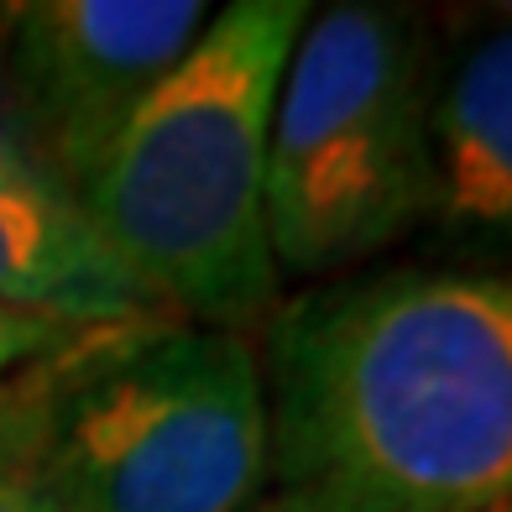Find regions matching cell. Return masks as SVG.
<instances>
[{"mask_svg": "<svg viewBox=\"0 0 512 512\" xmlns=\"http://www.w3.org/2000/svg\"><path fill=\"white\" fill-rule=\"evenodd\" d=\"M105 330H121V324H74V319H53V314L0 304V387L32 377V371L53 366L63 356H74L79 345H89Z\"/></svg>", "mask_w": 512, "mask_h": 512, "instance_id": "cell-8", "label": "cell"}, {"mask_svg": "<svg viewBox=\"0 0 512 512\" xmlns=\"http://www.w3.org/2000/svg\"><path fill=\"white\" fill-rule=\"evenodd\" d=\"M6 398H11V382L0 387V429H6Z\"/></svg>", "mask_w": 512, "mask_h": 512, "instance_id": "cell-11", "label": "cell"}, {"mask_svg": "<svg viewBox=\"0 0 512 512\" xmlns=\"http://www.w3.org/2000/svg\"><path fill=\"white\" fill-rule=\"evenodd\" d=\"M309 11L304 0L209 11L189 53L74 194L110 256L168 319L251 335L283 304L267 241V136Z\"/></svg>", "mask_w": 512, "mask_h": 512, "instance_id": "cell-2", "label": "cell"}, {"mask_svg": "<svg viewBox=\"0 0 512 512\" xmlns=\"http://www.w3.org/2000/svg\"><path fill=\"white\" fill-rule=\"evenodd\" d=\"M0 58H6V11H0Z\"/></svg>", "mask_w": 512, "mask_h": 512, "instance_id": "cell-12", "label": "cell"}, {"mask_svg": "<svg viewBox=\"0 0 512 512\" xmlns=\"http://www.w3.org/2000/svg\"><path fill=\"white\" fill-rule=\"evenodd\" d=\"M502 512H512V507H502Z\"/></svg>", "mask_w": 512, "mask_h": 512, "instance_id": "cell-13", "label": "cell"}, {"mask_svg": "<svg viewBox=\"0 0 512 512\" xmlns=\"http://www.w3.org/2000/svg\"><path fill=\"white\" fill-rule=\"evenodd\" d=\"M0 304L74 324L168 319L95 236L74 194L0 147Z\"/></svg>", "mask_w": 512, "mask_h": 512, "instance_id": "cell-7", "label": "cell"}, {"mask_svg": "<svg viewBox=\"0 0 512 512\" xmlns=\"http://www.w3.org/2000/svg\"><path fill=\"white\" fill-rule=\"evenodd\" d=\"M204 21V0L11 6L0 58V147L53 189L79 194Z\"/></svg>", "mask_w": 512, "mask_h": 512, "instance_id": "cell-5", "label": "cell"}, {"mask_svg": "<svg viewBox=\"0 0 512 512\" xmlns=\"http://www.w3.org/2000/svg\"><path fill=\"white\" fill-rule=\"evenodd\" d=\"M251 512H288V507H283V502H277V497H262V502H256Z\"/></svg>", "mask_w": 512, "mask_h": 512, "instance_id": "cell-10", "label": "cell"}, {"mask_svg": "<svg viewBox=\"0 0 512 512\" xmlns=\"http://www.w3.org/2000/svg\"><path fill=\"white\" fill-rule=\"evenodd\" d=\"M434 209L439 241L512 256V16L497 11L445 58L434 89Z\"/></svg>", "mask_w": 512, "mask_h": 512, "instance_id": "cell-6", "label": "cell"}, {"mask_svg": "<svg viewBox=\"0 0 512 512\" xmlns=\"http://www.w3.org/2000/svg\"><path fill=\"white\" fill-rule=\"evenodd\" d=\"M267 340V497L288 512L512 507V267L345 272Z\"/></svg>", "mask_w": 512, "mask_h": 512, "instance_id": "cell-1", "label": "cell"}, {"mask_svg": "<svg viewBox=\"0 0 512 512\" xmlns=\"http://www.w3.org/2000/svg\"><path fill=\"white\" fill-rule=\"evenodd\" d=\"M0 512H53L27 481H21L6 460H0Z\"/></svg>", "mask_w": 512, "mask_h": 512, "instance_id": "cell-9", "label": "cell"}, {"mask_svg": "<svg viewBox=\"0 0 512 512\" xmlns=\"http://www.w3.org/2000/svg\"><path fill=\"white\" fill-rule=\"evenodd\" d=\"M439 68L445 53L418 11L377 0L309 11L267 136L277 272L330 283L429 225Z\"/></svg>", "mask_w": 512, "mask_h": 512, "instance_id": "cell-4", "label": "cell"}, {"mask_svg": "<svg viewBox=\"0 0 512 512\" xmlns=\"http://www.w3.org/2000/svg\"><path fill=\"white\" fill-rule=\"evenodd\" d=\"M0 460L53 512H251L267 387L251 335L121 324L11 382Z\"/></svg>", "mask_w": 512, "mask_h": 512, "instance_id": "cell-3", "label": "cell"}]
</instances>
